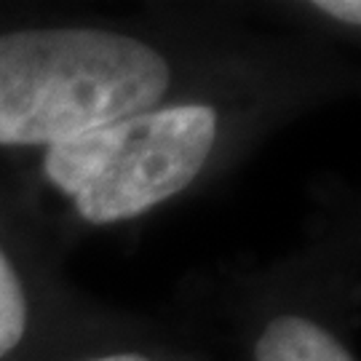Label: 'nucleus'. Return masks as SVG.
I'll return each instance as SVG.
<instances>
[{
    "mask_svg": "<svg viewBox=\"0 0 361 361\" xmlns=\"http://www.w3.org/2000/svg\"><path fill=\"white\" fill-rule=\"evenodd\" d=\"M169 89L164 56L104 30L0 35V145H59L142 116Z\"/></svg>",
    "mask_w": 361,
    "mask_h": 361,
    "instance_id": "nucleus-1",
    "label": "nucleus"
},
{
    "mask_svg": "<svg viewBox=\"0 0 361 361\" xmlns=\"http://www.w3.org/2000/svg\"><path fill=\"white\" fill-rule=\"evenodd\" d=\"M217 140L207 104L169 107L113 121L49 147V180L73 195L94 225L129 219L185 190Z\"/></svg>",
    "mask_w": 361,
    "mask_h": 361,
    "instance_id": "nucleus-2",
    "label": "nucleus"
},
{
    "mask_svg": "<svg viewBox=\"0 0 361 361\" xmlns=\"http://www.w3.org/2000/svg\"><path fill=\"white\" fill-rule=\"evenodd\" d=\"M257 361H353L329 332L300 316H281L259 335Z\"/></svg>",
    "mask_w": 361,
    "mask_h": 361,
    "instance_id": "nucleus-3",
    "label": "nucleus"
},
{
    "mask_svg": "<svg viewBox=\"0 0 361 361\" xmlns=\"http://www.w3.org/2000/svg\"><path fill=\"white\" fill-rule=\"evenodd\" d=\"M27 302L22 284L13 273L11 262L0 252V359L11 353L25 337Z\"/></svg>",
    "mask_w": 361,
    "mask_h": 361,
    "instance_id": "nucleus-4",
    "label": "nucleus"
},
{
    "mask_svg": "<svg viewBox=\"0 0 361 361\" xmlns=\"http://www.w3.org/2000/svg\"><path fill=\"white\" fill-rule=\"evenodd\" d=\"M316 8H322V11L345 22V25L356 27L361 22V6L356 0H322V3H316Z\"/></svg>",
    "mask_w": 361,
    "mask_h": 361,
    "instance_id": "nucleus-5",
    "label": "nucleus"
},
{
    "mask_svg": "<svg viewBox=\"0 0 361 361\" xmlns=\"http://www.w3.org/2000/svg\"><path fill=\"white\" fill-rule=\"evenodd\" d=\"M94 361H150V359L137 356V353H118V356H104V359H94Z\"/></svg>",
    "mask_w": 361,
    "mask_h": 361,
    "instance_id": "nucleus-6",
    "label": "nucleus"
}]
</instances>
